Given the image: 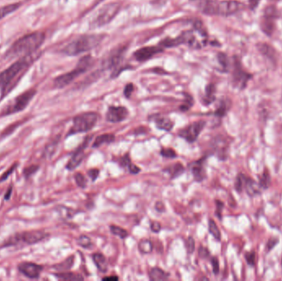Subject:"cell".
<instances>
[{
    "label": "cell",
    "mask_w": 282,
    "mask_h": 281,
    "mask_svg": "<svg viewBox=\"0 0 282 281\" xmlns=\"http://www.w3.org/2000/svg\"><path fill=\"white\" fill-rule=\"evenodd\" d=\"M73 265H74V257H70V258H68L67 260H65L64 262L56 265L55 267H56L57 270H60V271H67V270H70L72 267Z\"/></svg>",
    "instance_id": "31"
},
{
    "label": "cell",
    "mask_w": 282,
    "mask_h": 281,
    "mask_svg": "<svg viewBox=\"0 0 282 281\" xmlns=\"http://www.w3.org/2000/svg\"><path fill=\"white\" fill-rule=\"evenodd\" d=\"M245 259H246L247 262L250 266H254L255 265V260H256V255L254 252L251 253H247L245 254Z\"/></svg>",
    "instance_id": "40"
},
{
    "label": "cell",
    "mask_w": 282,
    "mask_h": 281,
    "mask_svg": "<svg viewBox=\"0 0 282 281\" xmlns=\"http://www.w3.org/2000/svg\"><path fill=\"white\" fill-rule=\"evenodd\" d=\"M200 10L206 15L229 16L237 13L243 8V4L238 1H221L200 0L198 4Z\"/></svg>",
    "instance_id": "3"
},
{
    "label": "cell",
    "mask_w": 282,
    "mask_h": 281,
    "mask_svg": "<svg viewBox=\"0 0 282 281\" xmlns=\"http://www.w3.org/2000/svg\"><path fill=\"white\" fill-rule=\"evenodd\" d=\"M130 164H131V160H130L129 154H126V155L121 159V166L125 167V168H128Z\"/></svg>",
    "instance_id": "43"
},
{
    "label": "cell",
    "mask_w": 282,
    "mask_h": 281,
    "mask_svg": "<svg viewBox=\"0 0 282 281\" xmlns=\"http://www.w3.org/2000/svg\"><path fill=\"white\" fill-rule=\"evenodd\" d=\"M209 232L212 234L213 237L218 241L221 240V234L220 229L218 228L217 224L212 219L209 220Z\"/></svg>",
    "instance_id": "28"
},
{
    "label": "cell",
    "mask_w": 282,
    "mask_h": 281,
    "mask_svg": "<svg viewBox=\"0 0 282 281\" xmlns=\"http://www.w3.org/2000/svg\"><path fill=\"white\" fill-rule=\"evenodd\" d=\"M115 140H116V137L113 134H104L97 137L93 143V148H97L103 144H110V143H113Z\"/></svg>",
    "instance_id": "18"
},
{
    "label": "cell",
    "mask_w": 282,
    "mask_h": 281,
    "mask_svg": "<svg viewBox=\"0 0 282 281\" xmlns=\"http://www.w3.org/2000/svg\"><path fill=\"white\" fill-rule=\"evenodd\" d=\"M215 100V88L210 85L208 86L206 89V95H205V104H210L211 102Z\"/></svg>",
    "instance_id": "34"
},
{
    "label": "cell",
    "mask_w": 282,
    "mask_h": 281,
    "mask_svg": "<svg viewBox=\"0 0 282 281\" xmlns=\"http://www.w3.org/2000/svg\"><path fill=\"white\" fill-rule=\"evenodd\" d=\"M133 91H134V85L131 84H127L124 90V94L126 97H127V98L130 97Z\"/></svg>",
    "instance_id": "44"
},
{
    "label": "cell",
    "mask_w": 282,
    "mask_h": 281,
    "mask_svg": "<svg viewBox=\"0 0 282 281\" xmlns=\"http://www.w3.org/2000/svg\"><path fill=\"white\" fill-rule=\"evenodd\" d=\"M277 240L275 239V238H272V239H270L269 242H267V250H272V248L274 247L275 245L277 244Z\"/></svg>",
    "instance_id": "52"
},
{
    "label": "cell",
    "mask_w": 282,
    "mask_h": 281,
    "mask_svg": "<svg viewBox=\"0 0 282 281\" xmlns=\"http://www.w3.org/2000/svg\"><path fill=\"white\" fill-rule=\"evenodd\" d=\"M75 179L78 187L82 189H85L87 187V178L82 173L77 172L75 175Z\"/></svg>",
    "instance_id": "33"
},
{
    "label": "cell",
    "mask_w": 282,
    "mask_h": 281,
    "mask_svg": "<svg viewBox=\"0 0 282 281\" xmlns=\"http://www.w3.org/2000/svg\"><path fill=\"white\" fill-rule=\"evenodd\" d=\"M259 50L261 51L263 55H267V57H269L270 59H273L275 56L274 50L271 47L267 46L266 44L260 45L258 47Z\"/></svg>",
    "instance_id": "32"
},
{
    "label": "cell",
    "mask_w": 282,
    "mask_h": 281,
    "mask_svg": "<svg viewBox=\"0 0 282 281\" xmlns=\"http://www.w3.org/2000/svg\"><path fill=\"white\" fill-rule=\"evenodd\" d=\"M139 250L142 254H150L153 252V244L150 240H140L139 242Z\"/></svg>",
    "instance_id": "26"
},
{
    "label": "cell",
    "mask_w": 282,
    "mask_h": 281,
    "mask_svg": "<svg viewBox=\"0 0 282 281\" xmlns=\"http://www.w3.org/2000/svg\"><path fill=\"white\" fill-rule=\"evenodd\" d=\"M192 99L190 98V100H187V99H186L185 103L181 105V107H180V111H181V112H186V111H188V110L192 107Z\"/></svg>",
    "instance_id": "46"
},
{
    "label": "cell",
    "mask_w": 282,
    "mask_h": 281,
    "mask_svg": "<svg viewBox=\"0 0 282 281\" xmlns=\"http://www.w3.org/2000/svg\"><path fill=\"white\" fill-rule=\"evenodd\" d=\"M92 61L93 60L90 56H85V57L82 58L78 61V65L74 70L59 76L54 79V87L57 89H63V88H65L69 84H71L75 78H78L81 73H84L88 70V67H90L91 65H92Z\"/></svg>",
    "instance_id": "6"
},
{
    "label": "cell",
    "mask_w": 282,
    "mask_h": 281,
    "mask_svg": "<svg viewBox=\"0 0 282 281\" xmlns=\"http://www.w3.org/2000/svg\"><path fill=\"white\" fill-rule=\"evenodd\" d=\"M11 191H12V190H11L10 189V190H8V192L7 193V194H6L5 200H8V199H9V197H10Z\"/></svg>",
    "instance_id": "55"
},
{
    "label": "cell",
    "mask_w": 282,
    "mask_h": 281,
    "mask_svg": "<svg viewBox=\"0 0 282 281\" xmlns=\"http://www.w3.org/2000/svg\"><path fill=\"white\" fill-rule=\"evenodd\" d=\"M38 57V53L36 52L19 58L13 65L6 69L5 70L0 73V89L2 94L1 99H3L12 91V89L18 84V81L20 80L25 72Z\"/></svg>",
    "instance_id": "1"
},
{
    "label": "cell",
    "mask_w": 282,
    "mask_h": 281,
    "mask_svg": "<svg viewBox=\"0 0 282 281\" xmlns=\"http://www.w3.org/2000/svg\"><path fill=\"white\" fill-rule=\"evenodd\" d=\"M155 210L160 213H163L165 211V206L164 204L162 202V201H158L157 203L155 204Z\"/></svg>",
    "instance_id": "51"
},
{
    "label": "cell",
    "mask_w": 282,
    "mask_h": 281,
    "mask_svg": "<svg viewBox=\"0 0 282 281\" xmlns=\"http://www.w3.org/2000/svg\"><path fill=\"white\" fill-rule=\"evenodd\" d=\"M195 246H196V243H195L194 238L192 237H188L186 242V252L188 253V254H192L194 253Z\"/></svg>",
    "instance_id": "37"
},
{
    "label": "cell",
    "mask_w": 282,
    "mask_h": 281,
    "mask_svg": "<svg viewBox=\"0 0 282 281\" xmlns=\"http://www.w3.org/2000/svg\"><path fill=\"white\" fill-rule=\"evenodd\" d=\"M103 281H118V280H119V278H118V277H117V276H109V277H104L103 279Z\"/></svg>",
    "instance_id": "54"
},
{
    "label": "cell",
    "mask_w": 282,
    "mask_h": 281,
    "mask_svg": "<svg viewBox=\"0 0 282 281\" xmlns=\"http://www.w3.org/2000/svg\"><path fill=\"white\" fill-rule=\"evenodd\" d=\"M93 260L97 267L102 272H106L108 269V263L105 256L101 253H95L93 255Z\"/></svg>",
    "instance_id": "20"
},
{
    "label": "cell",
    "mask_w": 282,
    "mask_h": 281,
    "mask_svg": "<svg viewBox=\"0 0 282 281\" xmlns=\"http://www.w3.org/2000/svg\"><path fill=\"white\" fill-rule=\"evenodd\" d=\"M211 265H212L213 272L215 275H218L219 271H220V263H219L217 258L214 257V258H211Z\"/></svg>",
    "instance_id": "42"
},
{
    "label": "cell",
    "mask_w": 282,
    "mask_h": 281,
    "mask_svg": "<svg viewBox=\"0 0 282 281\" xmlns=\"http://www.w3.org/2000/svg\"><path fill=\"white\" fill-rule=\"evenodd\" d=\"M99 173H100V171L98 168H92L88 171V177H90L93 182H95L98 179Z\"/></svg>",
    "instance_id": "41"
},
{
    "label": "cell",
    "mask_w": 282,
    "mask_h": 281,
    "mask_svg": "<svg viewBox=\"0 0 282 281\" xmlns=\"http://www.w3.org/2000/svg\"><path fill=\"white\" fill-rule=\"evenodd\" d=\"M235 189L238 192L245 190L249 196L259 195L261 193V187L256 184L254 180L248 177L245 175L239 174L237 177L235 183Z\"/></svg>",
    "instance_id": "10"
},
{
    "label": "cell",
    "mask_w": 282,
    "mask_h": 281,
    "mask_svg": "<svg viewBox=\"0 0 282 281\" xmlns=\"http://www.w3.org/2000/svg\"><path fill=\"white\" fill-rule=\"evenodd\" d=\"M164 172L169 173V175L171 176V179H175L177 177H180L185 172V167L180 163H177L174 165H172L170 167L165 168Z\"/></svg>",
    "instance_id": "22"
},
{
    "label": "cell",
    "mask_w": 282,
    "mask_h": 281,
    "mask_svg": "<svg viewBox=\"0 0 282 281\" xmlns=\"http://www.w3.org/2000/svg\"><path fill=\"white\" fill-rule=\"evenodd\" d=\"M205 126V120H199L192 123L187 127L184 128L179 131V137L184 139L188 143H193L197 140L200 134L202 133V130Z\"/></svg>",
    "instance_id": "11"
},
{
    "label": "cell",
    "mask_w": 282,
    "mask_h": 281,
    "mask_svg": "<svg viewBox=\"0 0 282 281\" xmlns=\"http://www.w3.org/2000/svg\"><path fill=\"white\" fill-rule=\"evenodd\" d=\"M20 6H21V3H15L0 7V20L9 15L11 13H14L15 11L18 10V8H20Z\"/></svg>",
    "instance_id": "23"
},
{
    "label": "cell",
    "mask_w": 282,
    "mask_h": 281,
    "mask_svg": "<svg viewBox=\"0 0 282 281\" xmlns=\"http://www.w3.org/2000/svg\"><path fill=\"white\" fill-rule=\"evenodd\" d=\"M46 36L43 32L35 31L29 34L25 35L21 38L17 40L8 51L5 53L6 58L16 59L22 58L26 55H30L37 52L44 43Z\"/></svg>",
    "instance_id": "2"
},
{
    "label": "cell",
    "mask_w": 282,
    "mask_h": 281,
    "mask_svg": "<svg viewBox=\"0 0 282 281\" xmlns=\"http://www.w3.org/2000/svg\"><path fill=\"white\" fill-rule=\"evenodd\" d=\"M249 78V75L244 73L240 68H235L234 71V80L237 83V85L240 84L242 88L245 85L247 81Z\"/></svg>",
    "instance_id": "25"
},
{
    "label": "cell",
    "mask_w": 282,
    "mask_h": 281,
    "mask_svg": "<svg viewBox=\"0 0 282 281\" xmlns=\"http://www.w3.org/2000/svg\"><path fill=\"white\" fill-rule=\"evenodd\" d=\"M54 276L57 277L59 280H62V281H83V276H81L79 274L73 273V272H62V273L54 274Z\"/></svg>",
    "instance_id": "24"
},
{
    "label": "cell",
    "mask_w": 282,
    "mask_h": 281,
    "mask_svg": "<svg viewBox=\"0 0 282 281\" xmlns=\"http://www.w3.org/2000/svg\"><path fill=\"white\" fill-rule=\"evenodd\" d=\"M77 243L85 249H90L91 247H93V243H92L90 237L86 236V235H81L80 237H78V240H77Z\"/></svg>",
    "instance_id": "30"
},
{
    "label": "cell",
    "mask_w": 282,
    "mask_h": 281,
    "mask_svg": "<svg viewBox=\"0 0 282 281\" xmlns=\"http://www.w3.org/2000/svg\"><path fill=\"white\" fill-rule=\"evenodd\" d=\"M128 115L129 112L127 107L111 106L106 112V120L111 123L122 122L127 119Z\"/></svg>",
    "instance_id": "12"
},
{
    "label": "cell",
    "mask_w": 282,
    "mask_h": 281,
    "mask_svg": "<svg viewBox=\"0 0 282 281\" xmlns=\"http://www.w3.org/2000/svg\"><path fill=\"white\" fill-rule=\"evenodd\" d=\"M259 186L261 188L263 189H267L269 187L270 183H271V177H270L269 173L267 172V170H265L264 172H262V174L259 176Z\"/></svg>",
    "instance_id": "27"
},
{
    "label": "cell",
    "mask_w": 282,
    "mask_h": 281,
    "mask_svg": "<svg viewBox=\"0 0 282 281\" xmlns=\"http://www.w3.org/2000/svg\"><path fill=\"white\" fill-rule=\"evenodd\" d=\"M150 229L152 232L158 233L161 230V224L157 221L152 222L150 224Z\"/></svg>",
    "instance_id": "48"
},
{
    "label": "cell",
    "mask_w": 282,
    "mask_h": 281,
    "mask_svg": "<svg viewBox=\"0 0 282 281\" xmlns=\"http://www.w3.org/2000/svg\"><path fill=\"white\" fill-rule=\"evenodd\" d=\"M155 125L159 130L170 131L174 128V123L170 120V118L158 117L155 118Z\"/></svg>",
    "instance_id": "19"
},
{
    "label": "cell",
    "mask_w": 282,
    "mask_h": 281,
    "mask_svg": "<svg viewBox=\"0 0 282 281\" xmlns=\"http://www.w3.org/2000/svg\"><path fill=\"white\" fill-rule=\"evenodd\" d=\"M91 137L90 138H86L83 144L75 152V154H73V156L71 157V159H70V161L68 162L67 165H66V168L68 170L72 171L80 165L81 163L84 159V157H85L84 151H85L86 146L88 145V143H89Z\"/></svg>",
    "instance_id": "14"
},
{
    "label": "cell",
    "mask_w": 282,
    "mask_h": 281,
    "mask_svg": "<svg viewBox=\"0 0 282 281\" xmlns=\"http://www.w3.org/2000/svg\"><path fill=\"white\" fill-rule=\"evenodd\" d=\"M99 120V115L95 112H85L75 117L68 136L78 133H85L92 130Z\"/></svg>",
    "instance_id": "7"
},
{
    "label": "cell",
    "mask_w": 282,
    "mask_h": 281,
    "mask_svg": "<svg viewBox=\"0 0 282 281\" xmlns=\"http://www.w3.org/2000/svg\"><path fill=\"white\" fill-rule=\"evenodd\" d=\"M110 230H111V234L119 237L122 239H124L126 237H128V232L124 229H122L121 227L116 226V225H111L110 227Z\"/></svg>",
    "instance_id": "29"
},
{
    "label": "cell",
    "mask_w": 282,
    "mask_h": 281,
    "mask_svg": "<svg viewBox=\"0 0 282 281\" xmlns=\"http://www.w3.org/2000/svg\"><path fill=\"white\" fill-rule=\"evenodd\" d=\"M169 276H170L169 273L166 272L161 268H158V267L151 269V271H150V279L151 281H166L169 278Z\"/></svg>",
    "instance_id": "21"
},
{
    "label": "cell",
    "mask_w": 282,
    "mask_h": 281,
    "mask_svg": "<svg viewBox=\"0 0 282 281\" xmlns=\"http://www.w3.org/2000/svg\"><path fill=\"white\" fill-rule=\"evenodd\" d=\"M125 49H116L115 52L111 53L110 56L106 59V61L104 62V67L105 68H114L116 65H118V63L121 61L122 56L124 55Z\"/></svg>",
    "instance_id": "17"
},
{
    "label": "cell",
    "mask_w": 282,
    "mask_h": 281,
    "mask_svg": "<svg viewBox=\"0 0 282 281\" xmlns=\"http://www.w3.org/2000/svg\"><path fill=\"white\" fill-rule=\"evenodd\" d=\"M218 58H219V61H220V65H222L223 68H227L228 67V59L227 57L224 54H220Z\"/></svg>",
    "instance_id": "47"
},
{
    "label": "cell",
    "mask_w": 282,
    "mask_h": 281,
    "mask_svg": "<svg viewBox=\"0 0 282 281\" xmlns=\"http://www.w3.org/2000/svg\"><path fill=\"white\" fill-rule=\"evenodd\" d=\"M260 0H249V5L252 9H254L256 8V6L258 5Z\"/></svg>",
    "instance_id": "53"
},
{
    "label": "cell",
    "mask_w": 282,
    "mask_h": 281,
    "mask_svg": "<svg viewBox=\"0 0 282 281\" xmlns=\"http://www.w3.org/2000/svg\"><path fill=\"white\" fill-rule=\"evenodd\" d=\"M216 206H217V210H216V215H217L219 219H221V214H222L223 207H224V204L221 201H216Z\"/></svg>",
    "instance_id": "49"
},
{
    "label": "cell",
    "mask_w": 282,
    "mask_h": 281,
    "mask_svg": "<svg viewBox=\"0 0 282 281\" xmlns=\"http://www.w3.org/2000/svg\"><path fill=\"white\" fill-rule=\"evenodd\" d=\"M38 168H39V167L36 166V165H31L30 167H26L24 171V176H25L26 178H28V177L32 176L34 173H36Z\"/></svg>",
    "instance_id": "38"
},
{
    "label": "cell",
    "mask_w": 282,
    "mask_h": 281,
    "mask_svg": "<svg viewBox=\"0 0 282 281\" xmlns=\"http://www.w3.org/2000/svg\"><path fill=\"white\" fill-rule=\"evenodd\" d=\"M210 255V252L205 247H201L199 248V256L202 258H207Z\"/></svg>",
    "instance_id": "50"
},
{
    "label": "cell",
    "mask_w": 282,
    "mask_h": 281,
    "mask_svg": "<svg viewBox=\"0 0 282 281\" xmlns=\"http://www.w3.org/2000/svg\"><path fill=\"white\" fill-rule=\"evenodd\" d=\"M160 154L166 159H175L177 158V153L173 148H163L161 150Z\"/></svg>",
    "instance_id": "36"
},
{
    "label": "cell",
    "mask_w": 282,
    "mask_h": 281,
    "mask_svg": "<svg viewBox=\"0 0 282 281\" xmlns=\"http://www.w3.org/2000/svg\"><path fill=\"white\" fill-rule=\"evenodd\" d=\"M49 236V234L40 230L20 233L13 235L6 240L5 242H3V247H8L22 244H36L37 242H42L46 239Z\"/></svg>",
    "instance_id": "5"
},
{
    "label": "cell",
    "mask_w": 282,
    "mask_h": 281,
    "mask_svg": "<svg viewBox=\"0 0 282 281\" xmlns=\"http://www.w3.org/2000/svg\"><path fill=\"white\" fill-rule=\"evenodd\" d=\"M205 158L199 159L197 161L193 162L192 164H190V170L196 182L201 183L203 180L205 179L206 172L205 168Z\"/></svg>",
    "instance_id": "16"
},
{
    "label": "cell",
    "mask_w": 282,
    "mask_h": 281,
    "mask_svg": "<svg viewBox=\"0 0 282 281\" xmlns=\"http://www.w3.org/2000/svg\"><path fill=\"white\" fill-rule=\"evenodd\" d=\"M103 40L100 35H83L70 42L63 49L65 55L75 56L82 53L88 52L96 48Z\"/></svg>",
    "instance_id": "4"
},
{
    "label": "cell",
    "mask_w": 282,
    "mask_h": 281,
    "mask_svg": "<svg viewBox=\"0 0 282 281\" xmlns=\"http://www.w3.org/2000/svg\"><path fill=\"white\" fill-rule=\"evenodd\" d=\"M36 94V89H31L20 94L4 107V109L2 111L1 116L5 117V116L23 112L28 106Z\"/></svg>",
    "instance_id": "8"
},
{
    "label": "cell",
    "mask_w": 282,
    "mask_h": 281,
    "mask_svg": "<svg viewBox=\"0 0 282 281\" xmlns=\"http://www.w3.org/2000/svg\"><path fill=\"white\" fill-rule=\"evenodd\" d=\"M162 47H146L140 48L134 53V56L138 61H145L163 51Z\"/></svg>",
    "instance_id": "15"
},
{
    "label": "cell",
    "mask_w": 282,
    "mask_h": 281,
    "mask_svg": "<svg viewBox=\"0 0 282 281\" xmlns=\"http://www.w3.org/2000/svg\"><path fill=\"white\" fill-rule=\"evenodd\" d=\"M228 104L226 102H220V106L218 107L217 110L215 111V115L218 117H223L228 112Z\"/></svg>",
    "instance_id": "35"
},
{
    "label": "cell",
    "mask_w": 282,
    "mask_h": 281,
    "mask_svg": "<svg viewBox=\"0 0 282 281\" xmlns=\"http://www.w3.org/2000/svg\"><path fill=\"white\" fill-rule=\"evenodd\" d=\"M17 167H18V164H14L13 166L9 168V169L7 170V171H6V172H4L1 177H0V183L4 182L6 179H8V177H9V176H10V175L15 171Z\"/></svg>",
    "instance_id": "39"
},
{
    "label": "cell",
    "mask_w": 282,
    "mask_h": 281,
    "mask_svg": "<svg viewBox=\"0 0 282 281\" xmlns=\"http://www.w3.org/2000/svg\"><path fill=\"white\" fill-rule=\"evenodd\" d=\"M121 9L119 3H111L106 4L100 9L97 16L92 21V26L94 27H100L109 23L114 19Z\"/></svg>",
    "instance_id": "9"
},
{
    "label": "cell",
    "mask_w": 282,
    "mask_h": 281,
    "mask_svg": "<svg viewBox=\"0 0 282 281\" xmlns=\"http://www.w3.org/2000/svg\"><path fill=\"white\" fill-rule=\"evenodd\" d=\"M43 267L33 262H22L18 265V271L29 279H38Z\"/></svg>",
    "instance_id": "13"
},
{
    "label": "cell",
    "mask_w": 282,
    "mask_h": 281,
    "mask_svg": "<svg viewBox=\"0 0 282 281\" xmlns=\"http://www.w3.org/2000/svg\"><path fill=\"white\" fill-rule=\"evenodd\" d=\"M127 170L129 171V173H131V174H138L139 172H140L141 169H140V167L135 165V164H133L132 163L129 164V167L127 168Z\"/></svg>",
    "instance_id": "45"
}]
</instances>
